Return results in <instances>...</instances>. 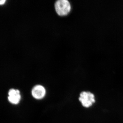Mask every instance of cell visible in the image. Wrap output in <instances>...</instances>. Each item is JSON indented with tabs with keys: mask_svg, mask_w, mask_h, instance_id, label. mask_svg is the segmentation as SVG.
I'll list each match as a JSON object with an SVG mask.
<instances>
[{
	"mask_svg": "<svg viewBox=\"0 0 123 123\" xmlns=\"http://www.w3.org/2000/svg\"><path fill=\"white\" fill-rule=\"evenodd\" d=\"M6 1L5 0H0V5L4 4Z\"/></svg>",
	"mask_w": 123,
	"mask_h": 123,
	"instance_id": "obj_5",
	"label": "cell"
},
{
	"mask_svg": "<svg viewBox=\"0 0 123 123\" xmlns=\"http://www.w3.org/2000/svg\"><path fill=\"white\" fill-rule=\"evenodd\" d=\"M55 9L57 14L60 16L68 15L71 10V5L67 0H59L55 3Z\"/></svg>",
	"mask_w": 123,
	"mask_h": 123,
	"instance_id": "obj_2",
	"label": "cell"
},
{
	"mask_svg": "<svg viewBox=\"0 0 123 123\" xmlns=\"http://www.w3.org/2000/svg\"><path fill=\"white\" fill-rule=\"evenodd\" d=\"M8 99L10 102L12 104H18L21 99V95L20 91L17 89H12L8 92Z\"/></svg>",
	"mask_w": 123,
	"mask_h": 123,
	"instance_id": "obj_4",
	"label": "cell"
},
{
	"mask_svg": "<svg viewBox=\"0 0 123 123\" xmlns=\"http://www.w3.org/2000/svg\"><path fill=\"white\" fill-rule=\"evenodd\" d=\"M46 90L43 86L37 85L34 86L31 90V94L33 98L37 99H41L45 96Z\"/></svg>",
	"mask_w": 123,
	"mask_h": 123,
	"instance_id": "obj_3",
	"label": "cell"
},
{
	"mask_svg": "<svg viewBox=\"0 0 123 123\" xmlns=\"http://www.w3.org/2000/svg\"><path fill=\"white\" fill-rule=\"evenodd\" d=\"M79 101L84 107L88 108L95 103L94 95L89 91H82L80 93Z\"/></svg>",
	"mask_w": 123,
	"mask_h": 123,
	"instance_id": "obj_1",
	"label": "cell"
}]
</instances>
